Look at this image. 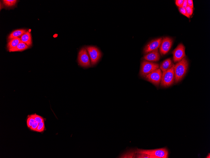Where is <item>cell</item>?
Segmentation results:
<instances>
[{
	"instance_id": "cell-22",
	"label": "cell",
	"mask_w": 210,
	"mask_h": 158,
	"mask_svg": "<svg viewBox=\"0 0 210 158\" xmlns=\"http://www.w3.org/2000/svg\"><path fill=\"white\" fill-rule=\"evenodd\" d=\"M135 158H151L149 156L144 153H137Z\"/></svg>"
},
{
	"instance_id": "cell-25",
	"label": "cell",
	"mask_w": 210,
	"mask_h": 158,
	"mask_svg": "<svg viewBox=\"0 0 210 158\" xmlns=\"http://www.w3.org/2000/svg\"><path fill=\"white\" fill-rule=\"evenodd\" d=\"M39 124V123H38L35 122L34 124L30 128V130L32 131H36Z\"/></svg>"
},
{
	"instance_id": "cell-14",
	"label": "cell",
	"mask_w": 210,
	"mask_h": 158,
	"mask_svg": "<svg viewBox=\"0 0 210 158\" xmlns=\"http://www.w3.org/2000/svg\"><path fill=\"white\" fill-rule=\"evenodd\" d=\"M171 59H167L163 61L160 64V69L163 73L170 68L173 65Z\"/></svg>"
},
{
	"instance_id": "cell-12",
	"label": "cell",
	"mask_w": 210,
	"mask_h": 158,
	"mask_svg": "<svg viewBox=\"0 0 210 158\" xmlns=\"http://www.w3.org/2000/svg\"><path fill=\"white\" fill-rule=\"evenodd\" d=\"M20 39L21 42L24 43L29 47H31L32 45V41L31 34L29 31H27Z\"/></svg>"
},
{
	"instance_id": "cell-7",
	"label": "cell",
	"mask_w": 210,
	"mask_h": 158,
	"mask_svg": "<svg viewBox=\"0 0 210 158\" xmlns=\"http://www.w3.org/2000/svg\"><path fill=\"white\" fill-rule=\"evenodd\" d=\"M78 61L81 66L87 68L91 66V61L86 49L83 48L79 51V54Z\"/></svg>"
},
{
	"instance_id": "cell-16",
	"label": "cell",
	"mask_w": 210,
	"mask_h": 158,
	"mask_svg": "<svg viewBox=\"0 0 210 158\" xmlns=\"http://www.w3.org/2000/svg\"><path fill=\"white\" fill-rule=\"evenodd\" d=\"M30 47L24 43L21 42L15 48L10 50V52H22L29 49Z\"/></svg>"
},
{
	"instance_id": "cell-10",
	"label": "cell",
	"mask_w": 210,
	"mask_h": 158,
	"mask_svg": "<svg viewBox=\"0 0 210 158\" xmlns=\"http://www.w3.org/2000/svg\"><path fill=\"white\" fill-rule=\"evenodd\" d=\"M162 38H160L152 40L145 46L143 49L144 54L158 49L161 44Z\"/></svg>"
},
{
	"instance_id": "cell-6",
	"label": "cell",
	"mask_w": 210,
	"mask_h": 158,
	"mask_svg": "<svg viewBox=\"0 0 210 158\" xmlns=\"http://www.w3.org/2000/svg\"><path fill=\"white\" fill-rule=\"evenodd\" d=\"M162 75V71L159 68L147 75L145 78L147 81L158 87L160 83Z\"/></svg>"
},
{
	"instance_id": "cell-24",
	"label": "cell",
	"mask_w": 210,
	"mask_h": 158,
	"mask_svg": "<svg viewBox=\"0 0 210 158\" xmlns=\"http://www.w3.org/2000/svg\"><path fill=\"white\" fill-rule=\"evenodd\" d=\"M187 13L189 15L191 16L193 14V9L192 8L188 6L185 9Z\"/></svg>"
},
{
	"instance_id": "cell-9",
	"label": "cell",
	"mask_w": 210,
	"mask_h": 158,
	"mask_svg": "<svg viewBox=\"0 0 210 158\" xmlns=\"http://www.w3.org/2000/svg\"><path fill=\"white\" fill-rule=\"evenodd\" d=\"M185 48L184 45L180 44L173 51V60L174 63L181 61L186 56Z\"/></svg>"
},
{
	"instance_id": "cell-27",
	"label": "cell",
	"mask_w": 210,
	"mask_h": 158,
	"mask_svg": "<svg viewBox=\"0 0 210 158\" xmlns=\"http://www.w3.org/2000/svg\"><path fill=\"white\" fill-rule=\"evenodd\" d=\"M188 6L193 9L194 6L193 1L192 0H188Z\"/></svg>"
},
{
	"instance_id": "cell-8",
	"label": "cell",
	"mask_w": 210,
	"mask_h": 158,
	"mask_svg": "<svg viewBox=\"0 0 210 158\" xmlns=\"http://www.w3.org/2000/svg\"><path fill=\"white\" fill-rule=\"evenodd\" d=\"M173 42V39L169 37H164L162 38L160 47V52L161 56L166 54L169 51Z\"/></svg>"
},
{
	"instance_id": "cell-15",
	"label": "cell",
	"mask_w": 210,
	"mask_h": 158,
	"mask_svg": "<svg viewBox=\"0 0 210 158\" xmlns=\"http://www.w3.org/2000/svg\"><path fill=\"white\" fill-rule=\"evenodd\" d=\"M27 31L24 29L15 30L9 35L8 37V40L14 38H20Z\"/></svg>"
},
{
	"instance_id": "cell-3",
	"label": "cell",
	"mask_w": 210,
	"mask_h": 158,
	"mask_svg": "<svg viewBox=\"0 0 210 158\" xmlns=\"http://www.w3.org/2000/svg\"><path fill=\"white\" fill-rule=\"evenodd\" d=\"M137 153L146 154L151 158H168L169 154L168 151L166 148L148 150L138 149Z\"/></svg>"
},
{
	"instance_id": "cell-5",
	"label": "cell",
	"mask_w": 210,
	"mask_h": 158,
	"mask_svg": "<svg viewBox=\"0 0 210 158\" xmlns=\"http://www.w3.org/2000/svg\"><path fill=\"white\" fill-rule=\"evenodd\" d=\"M91 58V64L95 65L99 61L101 57L102 54L99 50L96 47L88 46L86 47Z\"/></svg>"
},
{
	"instance_id": "cell-2",
	"label": "cell",
	"mask_w": 210,
	"mask_h": 158,
	"mask_svg": "<svg viewBox=\"0 0 210 158\" xmlns=\"http://www.w3.org/2000/svg\"><path fill=\"white\" fill-rule=\"evenodd\" d=\"M175 66L173 64L170 68L163 73L160 82L162 87H169L175 82Z\"/></svg>"
},
{
	"instance_id": "cell-26",
	"label": "cell",
	"mask_w": 210,
	"mask_h": 158,
	"mask_svg": "<svg viewBox=\"0 0 210 158\" xmlns=\"http://www.w3.org/2000/svg\"><path fill=\"white\" fill-rule=\"evenodd\" d=\"M184 0H176L175 3L176 6L179 7H182Z\"/></svg>"
},
{
	"instance_id": "cell-23",
	"label": "cell",
	"mask_w": 210,
	"mask_h": 158,
	"mask_svg": "<svg viewBox=\"0 0 210 158\" xmlns=\"http://www.w3.org/2000/svg\"><path fill=\"white\" fill-rule=\"evenodd\" d=\"M178 8L180 12L183 15L189 19L190 18V16L187 13L185 9H184L182 7H179Z\"/></svg>"
},
{
	"instance_id": "cell-28",
	"label": "cell",
	"mask_w": 210,
	"mask_h": 158,
	"mask_svg": "<svg viewBox=\"0 0 210 158\" xmlns=\"http://www.w3.org/2000/svg\"><path fill=\"white\" fill-rule=\"evenodd\" d=\"M188 6V0H184L182 7L185 9Z\"/></svg>"
},
{
	"instance_id": "cell-18",
	"label": "cell",
	"mask_w": 210,
	"mask_h": 158,
	"mask_svg": "<svg viewBox=\"0 0 210 158\" xmlns=\"http://www.w3.org/2000/svg\"><path fill=\"white\" fill-rule=\"evenodd\" d=\"M137 150L130 151L127 152L126 154H125L123 155V156L121 157V158H135Z\"/></svg>"
},
{
	"instance_id": "cell-19",
	"label": "cell",
	"mask_w": 210,
	"mask_h": 158,
	"mask_svg": "<svg viewBox=\"0 0 210 158\" xmlns=\"http://www.w3.org/2000/svg\"><path fill=\"white\" fill-rule=\"evenodd\" d=\"M30 116L34 118L36 122L40 123L41 122H44V119L42 117L38 115H37L36 114H34L31 115Z\"/></svg>"
},
{
	"instance_id": "cell-20",
	"label": "cell",
	"mask_w": 210,
	"mask_h": 158,
	"mask_svg": "<svg viewBox=\"0 0 210 158\" xmlns=\"http://www.w3.org/2000/svg\"><path fill=\"white\" fill-rule=\"evenodd\" d=\"M35 121L34 119L31 116H29L27 120V124L29 128L34 124Z\"/></svg>"
},
{
	"instance_id": "cell-11",
	"label": "cell",
	"mask_w": 210,
	"mask_h": 158,
	"mask_svg": "<svg viewBox=\"0 0 210 158\" xmlns=\"http://www.w3.org/2000/svg\"><path fill=\"white\" fill-rule=\"evenodd\" d=\"M143 58L146 61L152 62L159 61L160 59V55L158 49L146 54L144 56Z\"/></svg>"
},
{
	"instance_id": "cell-4",
	"label": "cell",
	"mask_w": 210,
	"mask_h": 158,
	"mask_svg": "<svg viewBox=\"0 0 210 158\" xmlns=\"http://www.w3.org/2000/svg\"><path fill=\"white\" fill-rule=\"evenodd\" d=\"M159 64L144 60L141 63L140 76L145 78L147 75L159 69Z\"/></svg>"
},
{
	"instance_id": "cell-1",
	"label": "cell",
	"mask_w": 210,
	"mask_h": 158,
	"mask_svg": "<svg viewBox=\"0 0 210 158\" xmlns=\"http://www.w3.org/2000/svg\"><path fill=\"white\" fill-rule=\"evenodd\" d=\"M188 67V62L186 57L175 66V82L181 81L186 75Z\"/></svg>"
},
{
	"instance_id": "cell-17",
	"label": "cell",
	"mask_w": 210,
	"mask_h": 158,
	"mask_svg": "<svg viewBox=\"0 0 210 158\" xmlns=\"http://www.w3.org/2000/svg\"><path fill=\"white\" fill-rule=\"evenodd\" d=\"M3 4L7 7H11L16 5L18 1L17 0H4Z\"/></svg>"
},
{
	"instance_id": "cell-21",
	"label": "cell",
	"mask_w": 210,
	"mask_h": 158,
	"mask_svg": "<svg viewBox=\"0 0 210 158\" xmlns=\"http://www.w3.org/2000/svg\"><path fill=\"white\" fill-rule=\"evenodd\" d=\"M45 128V127L44 122H41L39 123L36 131L38 132H42L44 131Z\"/></svg>"
},
{
	"instance_id": "cell-13",
	"label": "cell",
	"mask_w": 210,
	"mask_h": 158,
	"mask_svg": "<svg viewBox=\"0 0 210 158\" xmlns=\"http://www.w3.org/2000/svg\"><path fill=\"white\" fill-rule=\"evenodd\" d=\"M21 42L20 38H12L8 40L7 48L9 51L15 48Z\"/></svg>"
}]
</instances>
